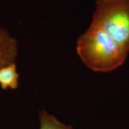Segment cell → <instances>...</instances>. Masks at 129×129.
Wrapping results in <instances>:
<instances>
[{"label":"cell","instance_id":"obj_2","mask_svg":"<svg viewBox=\"0 0 129 129\" xmlns=\"http://www.w3.org/2000/svg\"><path fill=\"white\" fill-rule=\"evenodd\" d=\"M91 24L129 52V0H97Z\"/></svg>","mask_w":129,"mask_h":129},{"label":"cell","instance_id":"obj_5","mask_svg":"<svg viewBox=\"0 0 129 129\" xmlns=\"http://www.w3.org/2000/svg\"><path fill=\"white\" fill-rule=\"evenodd\" d=\"M39 115L40 122V129H73L71 125L61 123L54 115L49 114L44 109L39 112Z\"/></svg>","mask_w":129,"mask_h":129},{"label":"cell","instance_id":"obj_1","mask_svg":"<svg viewBox=\"0 0 129 129\" xmlns=\"http://www.w3.org/2000/svg\"><path fill=\"white\" fill-rule=\"evenodd\" d=\"M76 51L89 69L101 73L117 69L124 63L128 54L104 30L91 23L79 37Z\"/></svg>","mask_w":129,"mask_h":129},{"label":"cell","instance_id":"obj_4","mask_svg":"<svg viewBox=\"0 0 129 129\" xmlns=\"http://www.w3.org/2000/svg\"><path fill=\"white\" fill-rule=\"evenodd\" d=\"M19 75L14 62L0 69V85L2 89H16L18 87Z\"/></svg>","mask_w":129,"mask_h":129},{"label":"cell","instance_id":"obj_3","mask_svg":"<svg viewBox=\"0 0 129 129\" xmlns=\"http://www.w3.org/2000/svg\"><path fill=\"white\" fill-rule=\"evenodd\" d=\"M17 55V40L7 31L0 29V69L14 62Z\"/></svg>","mask_w":129,"mask_h":129}]
</instances>
